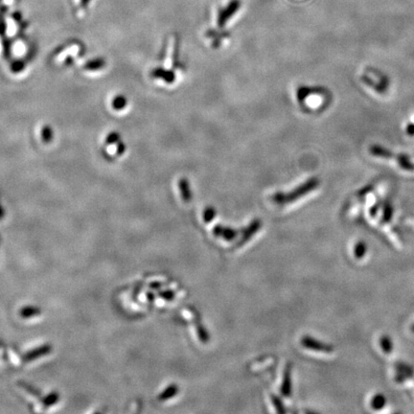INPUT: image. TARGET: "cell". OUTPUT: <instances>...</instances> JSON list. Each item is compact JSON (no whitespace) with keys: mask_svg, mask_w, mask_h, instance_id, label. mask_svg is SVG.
I'll return each mask as SVG.
<instances>
[{"mask_svg":"<svg viewBox=\"0 0 414 414\" xmlns=\"http://www.w3.org/2000/svg\"><path fill=\"white\" fill-rule=\"evenodd\" d=\"M86 55V46L80 41H68L58 46L51 54L50 61L57 69L68 70L78 66Z\"/></svg>","mask_w":414,"mask_h":414,"instance_id":"obj_1","label":"cell"},{"mask_svg":"<svg viewBox=\"0 0 414 414\" xmlns=\"http://www.w3.org/2000/svg\"><path fill=\"white\" fill-rule=\"evenodd\" d=\"M301 344L304 348H307L312 351L324 353H332L334 351V347L332 344L322 342L310 336H304L302 337Z\"/></svg>","mask_w":414,"mask_h":414,"instance_id":"obj_8","label":"cell"},{"mask_svg":"<svg viewBox=\"0 0 414 414\" xmlns=\"http://www.w3.org/2000/svg\"><path fill=\"white\" fill-rule=\"evenodd\" d=\"M241 0H231L230 2L228 3V5H226L224 8H222L219 11L218 14V18H217V22L219 27H224L226 26V24L228 23V21L230 20V18L233 17V15H235L241 8Z\"/></svg>","mask_w":414,"mask_h":414,"instance_id":"obj_7","label":"cell"},{"mask_svg":"<svg viewBox=\"0 0 414 414\" xmlns=\"http://www.w3.org/2000/svg\"><path fill=\"white\" fill-rule=\"evenodd\" d=\"M4 217H5V208H4V206H3L2 199H1V196H0V221H1Z\"/></svg>","mask_w":414,"mask_h":414,"instance_id":"obj_24","label":"cell"},{"mask_svg":"<svg viewBox=\"0 0 414 414\" xmlns=\"http://www.w3.org/2000/svg\"><path fill=\"white\" fill-rule=\"evenodd\" d=\"M126 151V145L121 141V137L117 132L108 133L103 141L102 153L108 158L121 156Z\"/></svg>","mask_w":414,"mask_h":414,"instance_id":"obj_5","label":"cell"},{"mask_svg":"<svg viewBox=\"0 0 414 414\" xmlns=\"http://www.w3.org/2000/svg\"><path fill=\"white\" fill-rule=\"evenodd\" d=\"M380 345L383 352L385 354H390L393 351V342L392 339L388 336L384 335L380 338Z\"/></svg>","mask_w":414,"mask_h":414,"instance_id":"obj_17","label":"cell"},{"mask_svg":"<svg viewBox=\"0 0 414 414\" xmlns=\"http://www.w3.org/2000/svg\"><path fill=\"white\" fill-rule=\"evenodd\" d=\"M179 187L181 191V195L184 202H189L192 199V193L190 189V184L186 179H182L179 182Z\"/></svg>","mask_w":414,"mask_h":414,"instance_id":"obj_15","label":"cell"},{"mask_svg":"<svg viewBox=\"0 0 414 414\" xmlns=\"http://www.w3.org/2000/svg\"><path fill=\"white\" fill-rule=\"evenodd\" d=\"M396 370H397V374H396L395 379L398 383H403L407 379L414 377V368L410 367L409 365L399 363L396 365Z\"/></svg>","mask_w":414,"mask_h":414,"instance_id":"obj_10","label":"cell"},{"mask_svg":"<svg viewBox=\"0 0 414 414\" xmlns=\"http://www.w3.org/2000/svg\"><path fill=\"white\" fill-rule=\"evenodd\" d=\"M178 390H179L178 386L175 385V384H172V385L169 386L168 388H166V390L162 394H160V396L158 397V400L166 401L168 399L172 398L176 394H178Z\"/></svg>","mask_w":414,"mask_h":414,"instance_id":"obj_19","label":"cell"},{"mask_svg":"<svg viewBox=\"0 0 414 414\" xmlns=\"http://www.w3.org/2000/svg\"><path fill=\"white\" fill-rule=\"evenodd\" d=\"M272 398H273V402H274V404H275V407H276V411H277L279 414H285V413H286V411H285V408H284V406H283L282 402L280 401V399L278 398V397H276V396H273Z\"/></svg>","mask_w":414,"mask_h":414,"instance_id":"obj_22","label":"cell"},{"mask_svg":"<svg viewBox=\"0 0 414 414\" xmlns=\"http://www.w3.org/2000/svg\"><path fill=\"white\" fill-rule=\"evenodd\" d=\"M215 216H216V210L212 206H209L203 212V220L204 222L209 223L214 219Z\"/></svg>","mask_w":414,"mask_h":414,"instance_id":"obj_21","label":"cell"},{"mask_svg":"<svg viewBox=\"0 0 414 414\" xmlns=\"http://www.w3.org/2000/svg\"><path fill=\"white\" fill-rule=\"evenodd\" d=\"M406 132H407V134H408L409 136H411V137L414 136V124H409V125L407 126Z\"/></svg>","mask_w":414,"mask_h":414,"instance_id":"obj_23","label":"cell"},{"mask_svg":"<svg viewBox=\"0 0 414 414\" xmlns=\"http://www.w3.org/2000/svg\"><path fill=\"white\" fill-rule=\"evenodd\" d=\"M213 234L216 237H220L228 242L233 241L237 238L239 232L237 230L230 229V228H227V227H222V226H217L213 229Z\"/></svg>","mask_w":414,"mask_h":414,"instance_id":"obj_9","label":"cell"},{"mask_svg":"<svg viewBox=\"0 0 414 414\" xmlns=\"http://www.w3.org/2000/svg\"><path fill=\"white\" fill-rule=\"evenodd\" d=\"M261 226H262V224H261L260 221H258V220H255L253 222H251V224L247 227V229L243 231V237H242L241 244L248 241L250 239V237L258 231V230L261 228Z\"/></svg>","mask_w":414,"mask_h":414,"instance_id":"obj_14","label":"cell"},{"mask_svg":"<svg viewBox=\"0 0 414 414\" xmlns=\"http://www.w3.org/2000/svg\"><path fill=\"white\" fill-rule=\"evenodd\" d=\"M151 76L154 78V79H158V80H162L163 82L167 83V84H173L176 81V75L174 73V71L169 70V69H164V68H154L151 72Z\"/></svg>","mask_w":414,"mask_h":414,"instance_id":"obj_11","label":"cell"},{"mask_svg":"<svg viewBox=\"0 0 414 414\" xmlns=\"http://www.w3.org/2000/svg\"><path fill=\"white\" fill-rule=\"evenodd\" d=\"M393 217V208L390 204L386 203L383 207V221L384 223H389Z\"/></svg>","mask_w":414,"mask_h":414,"instance_id":"obj_20","label":"cell"},{"mask_svg":"<svg viewBox=\"0 0 414 414\" xmlns=\"http://www.w3.org/2000/svg\"><path fill=\"white\" fill-rule=\"evenodd\" d=\"M128 106V99L122 94H117L112 97L110 107L114 111H122Z\"/></svg>","mask_w":414,"mask_h":414,"instance_id":"obj_13","label":"cell"},{"mask_svg":"<svg viewBox=\"0 0 414 414\" xmlns=\"http://www.w3.org/2000/svg\"><path fill=\"white\" fill-rule=\"evenodd\" d=\"M281 392L284 396L289 397L291 393V367L288 365L284 372L283 383L281 386Z\"/></svg>","mask_w":414,"mask_h":414,"instance_id":"obj_12","label":"cell"},{"mask_svg":"<svg viewBox=\"0 0 414 414\" xmlns=\"http://www.w3.org/2000/svg\"><path fill=\"white\" fill-rule=\"evenodd\" d=\"M33 139L38 147L47 150L52 148L56 143V131L50 123L39 122L34 127Z\"/></svg>","mask_w":414,"mask_h":414,"instance_id":"obj_3","label":"cell"},{"mask_svg":"<svg viewBox=\"0 0 414 414\" xmlns=\"http://www.w3.org/2000/svg\"><path fill=\"white\" fill-rule=\"evenodd\" d=\"M367 250H368V245L366 244V242L364 241H360L356 244L355 249H354V254L355 257L357 259H362L365 257V255L367 254Z\"/></svg>","mask_w":414,"mask_h":414,"instance_id":"obj_18","label":"cell"},{"mask_svg":"<svg viewBox=\"0 0 414 414\" xmlns=\"http://www.w3.org/2000/svg\"><path fill=\"white\" fill-rule=\"evenodd\" d=\"M370 404H371V408L373 410L380 411V410H382V409L384 408V406L386 404V398H385V396L383 395V394L378 393V394H376V395L373 396V398L371 400V403Z\"/></svg>","mask_w":414,"mask_h":414,"instance_id":"obj_16","label":"cell"},{"mask_svg":"<svg viewBox=\"0 0 414 414\" xmlns=\"http://www.w3.org/2000/svg\"><path fill=\"white\" fill-rule=\"evenodd\" d=\"M107 62L103 57H94L88 60H84L78 65L80 73L84 77H92L104 70L107 67Z\"/></svg>","mask_w":414,"mask_h":414,"instance_id":"obj_6","label":"cell"},{"mask_svg":"<svg viewBox=\"0 0 414 414\" xmlns=\"http://www.w3.org/2000/svg\"><path fill=\"white\" fill-rule=\"evenodd\" d=\"M370 153L378 158H383V159H394L395 162L399 165V167L402 170H405L407 172H413L414 173V162L413 160L405 154H395L389 150H387L384 147H381L380 145H372L369 149Z\"/></svg>","mask_w":414,"mask_h":414,"instance_id":"obj_4","label":"cell"},{"mask_svg":"<svg viewBox=\"0 0 414 414\" xmlns=\"http://www.w3.org/2000/svg\"><path fill=\"white\" fill-rule=\"evenodd\" d=\"M319 185L320 180L318 178H312L289 193H276L273 196L272 199L277 204H288L306 196L311 191L317 189Z\"/></svg>","mask_w":414,"mask_h":414,"instance_id":"obj_2","label":"cell"},{"mask_svg":"<svg viewBox=\"0 0 414 414\" xmlns=\"http://www.w3.org/2000/svg\"><path fill=\"white\" fill-rule=\"evenodd\" d=\"M411 330H412V332H413V333H414V324H413V325H412V327H411Z\"/></svg>","mask_w":414,"mask_h":414,"instance_id":"obj_25","label":"cell"}]
</instances>
